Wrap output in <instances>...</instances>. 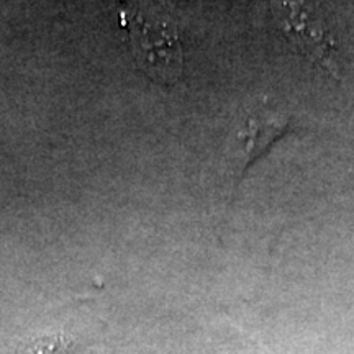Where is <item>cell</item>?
<instances>
[{
	"mask_svg": "<svg viewBox=\"0 0 354 354\" xmlns=\"http://www.w3.org/2000/svg\"><path fill=\"white\" fill-rule=\"evenodd\" d=\"M120 20L135 63L151 81L172 86L184 71V48L179 30L162 8L122 0Z\"/></svg>",
	"mask_w": 354,
	"mask_h": 354,
	"instance_id": "cell-1",
	"label": "cell"
},
{
	"mask_svg": "<svg viewBox=\"0 0 354 354\" xmlns=\"http://www.w3.org/2000/svg\"><path fill=\"white\" fill-rule=\"evenodd\" d=\"M279 32L304 57L335 79H342V61L325 17L312 0H271Z\"/></svg>",
	"mask_w": 354,
	"mask_h": 354,
	"instance_id": "cell-2",
	"label": "cell"
},
{
	"mask_svg": "<svg viewBox=\"0 0 354 354\" xmlns=\"http://www.w3.org/2000/svg\"><path fill=\"white\" fill-rule=\"evenodd\" d=\"M292 127V115L274 102L263 99L248 105L232 135L230 165L236 180L274 141Z\"/></svg>",
	"mask_w": 354,
	"mask_h": 354,
	"instance_id": "cell-3",
	"label": "cell"
},
{
	"mask_svg": "<svg viewBox=\"0 0 354 354\" xmlns=\"http://www.w3.org/2000/svg\"><path fill=\"white\" fill-rule=\"evenodd\" d=\"M17 354H71V342L63 336H44L24 343Z\"/></svg>",
	"mask_w": 354,
	"mask_h": 354,
	"instance_id": "cell-4",
	"label": "cell"
},
{
	"mask_svg": "<svg viewBox=\"0 0 354 354\" xmlns=\"http://www.w3.org/2000/svg\"><path fill=\"white\" fill-rule=\"evenodd\" d=\"M254 346H256V351H258V354H268V351H266L264 346H261L259 343L254 342Z\"/></svg>",
	"mask_w": 354,
	"mask_h": 354,
	"instance_id": "cell-5",
	"label": "cell"
}]
</instances>
